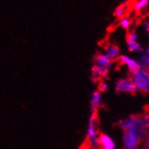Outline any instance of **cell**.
I'll use <instances>...</instances> for the list:
<instances>
[{
  "label": "cell",
  "mask_w": 149,
  "mask_h": 149,
  "mask_svg": "<svg viewBox=\"0 0 149 149\" xmlns=\"http://www.w3.org/2000/svg\"><path fill=\"white\" fill-rule=\"evenodd\" d=\"M109 89V85L105 82V81H100V85H99V91L101 93V92H105L107 91Z\"/></svg>",
  "instance_id": "17"
},
{
  "label": "cell",
  "mask_w": 149,
  "mask_h": 149,
  "mask_svg": "<svg viewBox=\"0 0 149 149\" xmlns=\"http://www.w3.org/2000/svg\"><path fill=\"white\" fill-rule=\"evenodd\" d=\"M105 54L106 56L111 61V62H114L119 58L120 56V50L119 48L115 45H110L106 48V51H105Z\"/></svg>",
  "instance_id": "12"
},
{
  "label": "cell",
  "mask_w": 149,
  "mask_h": 149,
  "mask_svg": "<svg viewBox=\"0 0 149 149\" xmlns=\"http://www.w3.org/2000/svg\"><path fill=\"white\" fill-rule=\"evenodd\" d=\"M101 103V93L99 91H95L91 98V115H96L98 108Z\"/></svg>",
  "instance_id": "10"
},
{
  "label": "cell",
  "mask_w": 149,
  "mask_h": 149,
  "mask_svg": "<svg viewBox=\"0 0 149 149\" xmlns=\"http://www.w3.org/2000/svg\"><path fill=\"white\" fill-rule=\"evenodd\" d=\"M95 63L97 65L104 68V69H106L108 70V71H109V69L111 68L112 66V63L111 61L106 56V54H101V52H97L95 55Z\"/></svg>",
  "instance_id": "8"
},
{
  "label": "cell",
  "mask_w": 149,
  "mask_h": 149,
  "mask_svg": "<svg viewBox=\"0 0 149 149\" xmlns=\"http://www.w3.org/2000/svg\"><path fill=\"white\" fill-rule=\"evenodd\" d=\"M137 91L149 92V70L140 69L136 73L130 74Z\"/></svg>",
  "instance_id": "2"
},
{
  "label": "cell",
  "mask_w": 149,
  "mask_h": 149,
  "mask_svg": "<svg viewBox=\"0 0 149 149\" xmlns=\"http://www.w3.org/2000/svg\"><path fill=\"white\" fill-rule=\"evenodd\" d=\"M127 45L129 52H142L143 46L138 42V36L136 32H130L127 36Z\"/></svg>",
  "instance_id": "6"
},
{
  "label": "cell",
  "mask_w": 149,
  "mask_h": 149,
  "mask_svg": "<svg viewBox=\"0 0 149 149\" xmlns=\"http://www.w3.org/2000/svg\"><path fill=\"white\" fill-rule=\"evenodd\" d=\"M89 149H100V147H91V146H90Z\"/></svg>",
  "instance_id": "21"
},
{
  "label": "cell",
  "mask_w": 149,
  "mask_h": 149,
  "mask_svg": "<svg viewBox=\"0 0 149 149\" xmlns=\"http://www.w3.org/2000/svg\"><path fill=\"white\" fill-rule=\"evenodd\" d=\"M145 140H146V145L149 147V131H147L146 136L145 137Z\"/></svg>",
  "instance_id": "19"
},
{
  "label": "cell",
  "mask_w": 149,
  "mask_h": 149,
  "mask_svg": "<svg viewBox=\"0 0 149 149\" xmlns=\"http://www.w3.org/2000/svg\"><path fill=\"white\" fill-rule=\"evenodd\" d=\"M91 72H92V77L96 80V79H100L102 77L106 78L109 73V71L97 64H95L91 69Z\"/></svg>",
  "instance_id": "13"
},
{
  "label": "cell",
  "mask_w": 149,
  "mask_h": 149,
  "mask_svg": "<svg viewBox=\"0 0 149 149\" xmlns=\"http://www.w3.org/2000/svg\"><path fill=\"white\" fill-rule=\"evenodd\" d=\"M143 28L146 32V33L149 36V22H144L143 23Z\"/></svg>",
  "instance_id": "18"
},
{
  "label": "cell",
  "mask_w": 149,
  "mask_h": 149,
  "mask_svg": "<svg viewBox=\"0 0 149 149\" xmlns=\"http://www.w3.org/2000/svg\"><path fill=\"white\" fill-rule=\"evenodd\" d=\"M137 63L142 70H149V45H147L140 54Z\"/></svg>",
  "instance_id": "9"
},
{
  "label": "cell",
  "mask_w": 149,
  "mask_h": 149,
  "mask_svg": "<svg viewBox=\"0 0 149 149\" xmlns=\"http://www.w3.org/2000/svg\"><path fill=\"white\" fill-rule=\"evenodd\" d=\"M149 5V0H136L134 4V9L136 12H140Z\"/></svg>",
  "instance_id": "15"
},
{
  "label": "cell",
  "mask_w": 149,
  "mask_h": 149,
  "mask_svg": "<svg viewBox=\"0 0 149 149\" xmlns=\"http://www.w3.org/2000/svg\"><path fill=\"white\" fill-rule=\"evenodd\" d=\"M119 24L123 29L128 30L130 28L131 24H132V22H131L130 18H128V17H127V16H124V17H122V18H120Z\"/></svg>",
  "instance_id": "16"
},
{
  "label": "cell",
  "mask_w": 149,
  "mask_h": 149,
  "mask_svg": "<svg viewBox=\"0 0 149 149\" xmlns=\"http://www.w3.org/2000/svg\"><path fill=\"white\" fill-rule=\"evenodd\" d=\"M127 2H123L121 3L116 9L115 11H114V15H115L116 17H118V18H122V17H124L125 14H126V11L127 9Z\"/></svg>",
  "instance_id": "14"
},
{
  "label": "cell",
  "mask_w": 149,
  "mask_h": 149,
  "mask_svg": "<svg viewBox=\"0 0 149 149\" xmlns=\"http://www.w3.org/2000/svg\"><path fill=\"white\" fill-rule=\"evenodd\" d=\"M100 149H115V143L113 139L107 134L100 135Z\"/></svg>",
  "instance_id": "11"
},
{
  "label": "cell",
  "mask_w": 149,
  "mask_h": 149,
  "mask_svg": "<svg viewBox=\"0 0 149 149\" xmlns=\"http://www.w3.org/2000/svg\"><path fill=\"white\" fill-rule=\"evenodd\" d=\"M118 60H119L120 63L124 64L127 67L130 74L136 73L137 71L140 70V66H139L136 60H134V59L130 58L127 55H120Z\"/></svg>",
  "instance_id": "7"
},
{
  "label": "cell",
  "mask_w": 149,
  "mask_h": 149,
  "mask_svg": "<svg viewBox=\"0 0 149 149\" xmlns=\"http://www.w3.org/2000/svg\"><path fill=\"white\" fill-rule=\"evenodd\" d=\"M115 91L118 93L123 92V93H129V94H135L138 91L133 80L131 78H123L118 80L115 85Z\"/></svg>",
  "instance_id": "4"
},
{
  "label": "cell",
  "mask_w": 149,
  "mask_h": 149,
  "mask_svg": "<svg viewBox=\"0 0 149 149\" xmlns=\"http://www.w3.org/2000/svg\"><path fill=\"white\" fill-rule=\"evenodd\" d=\"M122 142H123V146L125 149H136L141 143V140L135 132L128 129L124 131Z\"/></svg>",
  "instance_id": "5"
},
{
  "label": "cell",
  "mask_w": 149,
  "mask_h": 149,
  "mask_svg": "<svg viewBox=\"0 0 149 149\" xmlns=\"http://www.w3.org/2000/svg\"><path fill=\"white\" fill-rule=\"evenodd\" d=\"M136 149H149V147L146 144H144V145H139Z\"/></svg>",
  "instance_id": "20"
},
{
  "label": "cell",
  "mask_w": 149,
  "mask_h": 149,
  "mask_svg": "<svg viewBox=\"0 0 149 149\" xmlns=\"http://www.w3.org/2000/svg\"><path fill=\"white\" fill-rule=\"evenodd\" d=\"M117 125L124 131L128 129L132 130L133 132H135L137 135V136L140 138L141 141L145 139L147 133V128L143 121L142 116L131 115L126 119L119 120Z\"/></svg>",
  "instance_id": "1"
},
{
  "label": "cell",
  "mask_w": 149,
  "mask_h": 149,
  "mask_svg": "<svg viewBox=\"0 0 149 149\" xmlns=\"http://www.w3.org/2000/svg\"><path fill=\"white\" fill-rule=\"evenodd\" d=\"M99 138L100 135L97 130V117H96V115H91L87 129V139L89 146L91 147H99Z\"/></svg>",
  "instance_id": "3"
}]
</instances>
